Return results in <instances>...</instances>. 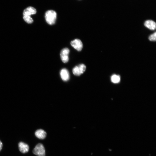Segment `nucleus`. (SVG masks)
Instances as JSON below:
<instances>
[{
  "mask_svg": "<svg viewBox=\"0 0 156 156\" xmlns=\"http://www.w3.org/2000/svg\"><path fill=\"white\" fill-rule=\"evenodd\" d=\"M57 17V13L53 10L48 11L45 14L46 21L50 25H53L55 23Z\"/></svg>",
  "mask_w": 156,
  "mask_h": 156,
  "instance_id": "nucleus-1",
  "label": "nucleus"
},
{
  "mask_svg": "<svg viewBox=\"0 0 156 156\" xmlns=\"http://www.w3.org/2000/svg\"><path fill=\"white\" fill-rule=\"evenodd\" d=\"M33 153L38 156H45V150L44 147L42 144H38L33 151Z\"/></svg>",
  "mask_w": 156,
  "mask_h": 156,
  "instance_id": "nucleus-2",
  "label": "nucleus"
},
{
  "mask_svg": "<svg viewBox=\"0 0 156 156\" xmlns=\"http://www.w3.org/2000/svg\"><path fill=\"white\" fill-rule=\"evenodd\" d=\"M86 68L85 65L81 64L76 66L73 68V73L75 76H80L85 72Z\"/></svg>",
  "mask_w": 156,
  "mask_h": 156,
  "instance_id": "nucleus-3",
  "label": "nucleus"
},
{
  "mask_svg": "<svg viewBox=\"0 0 156 156\" xmlns=\"http://www.w3.org/2000/svg\"><path fill=\"white\" fill-rule=\"evenodd\" d=\"M70 51L68 48H65L61 51L60 56L62 61L64 63H67L69 60L68 55Z\"/></svg>",
  "mask_w": 156,
  "mask_h": 156,
  "instance_id": "nucleus-4",
  "label": "nucleus"
},
{
  "mask_svg": "<svg viewBox=\"0 0 156 156\" xmlns=\"http://www.w3.org/2000/svg\"><path fill=\"white\" fill-rule=\"evenodd\" d=\"M71 45L75 49L78 51H81L83 48V44L79 39H75L71 42Z\"/></svg>",
  "mask_w": 156,
  "mask_h": 156,
  "instance_id": "nucleus-5",
  "label": "nucleus"
},
{
  "mask_svg": "<svg viewBox=\"0 0 156 156\" xmlns=\"http://www.w3.org/2000/svg\"><path fill=\"white\" fill-rule=\"evenodd\" d=\"M36 10L32 7H29L25 9L23 12L24 16H30L31 15L36 14Z\"/></svg>",
  "mask_w": 156,
  "mask_h": 156,
  "instance_id": "nucleus-6",
  "label": "nucleus"
},
{
  "mask_svg": "<svg viewBox=\"0 0 156 156\" xmlns=\"http://www.w3.org/2000/svg\"><path fill=\"white\" fill-rule=\"evenodd\" d=\"M60 76L62 79L64 81H67L69 79V73L66 68H63L62 69L60 72Z\"/></svg>",
  "mask_w": 156,
  "mask_h": 156,
  "instance_id": "nucleus-7",
  "label": "nucleus"
},
{
  "mask_svg": "<svg viewBox=\"0 0 156 156\" xmlns=\"http://www.w3.org/2000/svg\"><path fill=\"white\" fill-rule=\"evenodd\" d=\"M18 146L20 151L22 153H26L29 150L28 145L23 142H20L18 144Z\"/></svg>",
  "mask_w": 156,
  "mask_h": 156,
  "instance_id": "nucleus-8",
  "label": "nucleus"
},
{
  "mask_svg": "<svg viewBox=\"0 0 156 156\" xmlns=\"http://www.w3.org/2000/svg\"><path fill=\"white\" fill-rule=\"evenodd\" d=\"M36 136L41 140L45 139L47 135L46 132L42 129H39L36 131L35 132Z\"/></svg>",
  "mask_w": 156,
  "mask_h": 156,
  "instance_id": "nucleus-9",
  "label": "nucleus"
},
{
  "mask_svg": "<svg viewBox=\"0 0 156 156\" xmlns=\"http://www.w3.org/2000/svg\"><path fill=\"white\" fill-rule=\"evenodd\" d=\"M145 27L151 30H154L156 28V23L153 21L148 20L146 21L145 23Z\"/></svg>",
  "mask_w": 156,
  "mask_h": 156,
  "instance_id": "nucleus-10",
  "label": "nucleus"
},
{
  "mask_svg": "<svg viewBox=\"0 0 156 156\" xmlns=\"http://www.w3.org/2000/svg\"><path fill=\"white\" fill-rule=\"evenodd\" d=\"M120 78L119 76L114 74L111 77V80L112 82L114 83H118L120 81Z\"/></svg>",
  "mask_w": 156,
  "mask_h": 156,
  "instance_id": "nucleus-11",
  "label": "nucleus"
},
{
  "mask_svg": "<svg viewBox=\"0 0 156 156\" xmlns=\"http://www.w3.org/2000/svg\"><path fill=\"white\" fill-rule=\"evenodd\" d=\"M23 18L24 21L28 24H31L33 22V20L30 16H24Z\"/></svg>",
  "mask_w": 156,
  "mask_h": 156,
  "instance_id": "nucleus-12",
  "label": "nucleus"
},
{
  "mask_svg": "<svg viewBox=\"0 0 156 156\" xmlns=\"http://www.w3.org/2000/svg\"><path fill=\"white\" fill-rule=\"evenodd\" d=\"M149 39L151 41H156V33L155 32L150 36L149 37Z\"/></svg>",
  "mask_w": 156,
  "mask_h": 156,
  "instance_id": "nucleus-13",
  "label": "nucleus"
},
{
  "mask_svg": "<svg viewBox=\"0 0 156 156\" xmlns=\"http://www.w3.org/2000/svg\"><path fill=\"white\" fill-rule=\"evenodd\" d=\"M3 146V144L2 142L0 141V151L2 150Z\"/></svg>",
  "mask_w": 156,
  "mask_h": 156,
  "instance_id": "nucleus-14",
  "label": "nucleus"
}]
</instances>
